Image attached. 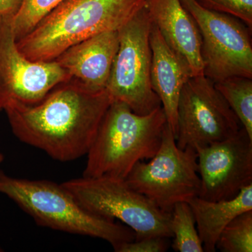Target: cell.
<instances>
[{
    "label": "cell",
    "mask_w": 252,
    "mask_h": 252,
    "mask_svg": "<svg viewBox=\"0 0 252 252\" xmlns=\"http://www.w3.org/2000/svg\"><path fill=\"white\" fill-rule=\"evenodd\" d=\"M112 101L106 89L91 90L69 79L38 103L4 111L18 140L55 160L69 162L87 154Z\"/></svg>",
    "instance_id": "1"
},
{
    "label": "cell",
    "mask_w": 252,
    "mask_h": 252,
    "mask_svg": "<svg viewBox=\"0 0 252 252\" xmlns=\"http://www.w3.org/2000/svg\"><path fill=\"white\" fill-rule=\"evenodd\" d=\"M148 0H64L16 44L32 61H54L63 51L99 33L118 31Z\"/></svg>",
    "instance_id": "2"
},
{
    "label": "cell",
    "mask_w": 252,
    "mask_h": 252,
    "mask_svg": "<svg viewBox=\"0 0 252 252\" xmlns=\"http://www.w3.org/2000/svg\"><path fill=\"white\" fill-rule=\"evenodd\" d=\"M167 123L162 106L139 115L124 102L112 101L86 154L83 177L125 180L137 162L156 155Z\"/></svg>",
    "instance_id": "3"
},
{
    "label": "cell",
    "mask_w": 252,
    "mask_h": 252,
    "mask_svg": "<svg viewBox=\"0 0 252 252\" xmlns=\"http://www.w3.org/2000/svg\"><path fill=\"white\" fill-rule=\"evenodd\" d=\"M0 193L9 197L41 226L102 239L113 248L135 240L130 228L88 211L62 184L15 178L0 170Z\"/></svg>",
    "instance_id": "4"
},
{
    "label": "cell",
    "mask_w": 252,
    "mask_h": 252,
    "mask_svg": "<svg viewBox=\"0 0 252 252\" xmlns=\"http://www.w3.org/2000/svg\"><path fill=\"white\" fill-rule=\"evenodd\" d=\"M62 185L88 211L119 220L130 228L135 232V240L173 237L171 213L162 211L125 180L82 177L63 182Z\"/></svg>",
    "instance_id": "5"
},
{
    "label": "cell",
    "mask_w": 252,
    "mask_h": 252,
    "mask_svg": "<svg viewBox=\"0 0 252 252\" xmlns=\"http://www.w3.org/2000/svg\"><path fill=\"white\" fill-rule=\"evenodd\" d=\"M125 180L162 211L171 213L176 203H188L200 195L198 154L191 147L179 148L167 123L156 155L148 162H137Z\"/></svg>",
    "instance_id": "6"
},
{
    "label": "cell",
    "mask_w": 252,
    "mask_h": 252,
    "mask_svg": "<svg viewBox=\"0 0 252 252\" xmlns=\"http://www.w3.org/2000/svg\"><path fill=\"white\" fill-rule=\"evenodd\" d=\"M152 24L146 6L118 31L119 49L106 86L113 101L124 102L139 115L162 106L151 83Z\"/></svg>",
    "instance_id": "7"
},
{
    "label": "cell",
    "mask_w": 252,
    "mask_h": 252,
    "mask_svg": "<svg viewBox=\"0 0 252 252\" xmlns=\"http://www.w3.org/2000/svg\"><path fill=\"white\" fill-rule=\"evenodd\" d=\"M201 36L203 75L214 83L233 77L252 79V31L230 15L205 9L195 0H180Z\"/></svg>",
    "instance_id": "8"
},
{
    "label": "cell",
    "mask_w": 252,
    "mask_h": 252,
    "mask_svg": "<svg viewBox=\"0 0 252 252\" xmlns=\"http://www.w3.org/2000/svg\"><path fill=\"white\" fill-rule=\"evenodd\" d=\"M243 127L215 83L204 75L186 83L177 107V147L195 151L230 138Z\"/></svg>",
    "instance_id": "9"
},
{
    "label": "cell",
    "mask_w": 252,
    "mask_h": 252,
    "mask_svg": "<svg viewBox=\"0 0 252 252\" xmlns=\"http://www.w3.org/2000/svg\"><path fill=\"white\" fill-rule=\"evenodd\" d=\"M12 18L0 19V108L33 105L70 79L55 61H32L18 49Z\"/></svg>",
    "instance_id": "10"
},
{
    "label": "cell",
    "mask_w": 252,
    "mask_h": 252,
    "mask_svg": "<svg viewBox=\"0 0 252 252\" xmlns=\"http://www.w3.org/2000/svg\"><path fill=\"white\" fill-rule=\"evenodd\" d=\"M200 198H235L252 184V140L243 127L230 138L197 149Z\"/></svg>",
    "instance_id": "11"
},
{
    "label": "cell",
    "mask_w": 252,
    "mask_h": 252,
    "mask_svg": "<svg viewBox=\"0 0 252 252\" xmlns=\"http://www.w3.org/2000/svg\"><path fill=\"white\" fill-rule=\"evenodd\" d=\"M118 49V31L104 32L70 46L54 61L70 79L91 90H104Z\"/></svg>",
    "instance_id": "12"
},
{
    "label": "cell",
    "mask_w": 252,
    "mask_h": 252,
    "mask_svg": "<svg viewBox=\"0 0 252 252\" xmlns=\"http://www.w3.org/2000/svg\"><path fill=\"white\" fill-rule=\"evenodd\" d=\"M152 22L169 46L188 64L192 75H203L201 36L195 20L180 0H148Z\"/></svg>",
    "instance_id": "13"
},
{
    "label": "cell",
    "mask_w": 252,
    "mask_h": 252,
    "mask_svg": "<svg viewBox=\"0 0 252 252\" xmlns=\"http://www.w3.org/2000/svg\"><path fill=\"white\" fill-rule=\"evenodd\" d=\"M149 41L152 51V89L161 102L167 124L175 137L177 107L181 92L186 83L193 75L188 64L169 46L153 23Z\"/></svg>",
    "instance_id": "14"
},
{
    "label": "cell",
    "mask_w": 252,
    "mask_h": 252,
    "mask_svg": "<svg viewBox=\"0 0 252 252\" xmlns=\"http://www.w3.org/2000/svg\"><path fill=\"white\" fill-rule=\"evenodd\" d=\"M188 203L193 212L204 252H215L219 237L230 220L240 214L252 210V184L230 200L212 201L195 197Z\"/></svg>",
    "instance_id": "15"
},
{
    "label": "cell",
    "mask_w": 252,
    "mask_h": 252,
    "mask_svg": "<svg viewBox=\"0 0 252 252\" xmlns=\"http://www.w3.org/2000/svg\"><path fill=\"white\" fill-rule=\"evenodd\" d=\"M252 140V79L233 77L215 83Z\"/></svg>",
    "instance_id": "16"
},
{
    "label": "cell",
    "mask_w": 252,
    "mask_h": 252,
    "mask_svg": "<svg viewBox=\"0 0 252 252\" xmlns=\"http://www.w3.org/2000/svg\"><path fill=\"white\" fill-rule=\"evenodd\" d=\"M172 248L178 252H203L195 218L187 202L176 203L171 212Z\"/></svg>",
    "instance_id": "17"
},
{
    "label": "cell",
    "mask_w": 252,
    "mask_h": 252,
    "mask_svg": "<svg viewBox=\"0 0 252 252\" xmlns=\"http://www.w3.org/2000/svg\"><path fill=\"white\" fill-rule=\"evenodd\" d=\"M216 248L222 252H252V210L230 220L219 237Z\"/></svg>",
    "instance_id": "18"
},
{
    "label": "cell",
    "mask_w": 252,
    "mask_h": 252,
    "mask_svg": "<svg viewBox=\"0 0 252 252\" xmlns=\"http://www.w3.org/2000/svg\"><path fill=\"white\" fill-rule=\"evenodd\" d=\"M64 0H21L19 9L12 18L16 40L27 35Z\"/></svg>",
    "instance_id": "19"
},
{
    "label": "cell",
    "mask_w": 252,
    "mask_h": 252,
    "mask_svg": "<svg viewBox=\"0 0 252 252\" xmlns=\"http://www.w3.org/2000/svg\"><path fill=\"white\" fill-rule=\"evenodd\" d=\"M205 9L230 15L252 29V0H195Z\"/></svg>",
    "instance_id": "20"
},
{
    "label": "cell",
    "mask_w": 252,
    "mask_h": 252,
    "mask_svg": "<svg viewBox=\"0 0 252 252\" xmlns=\"http://www.w3.org/2000/svg\"><path fill=\"white\" fill-rule=\"evenodd\" d=\"M169 238L148 237L127 242L114 248L117 252H165L170 248Z\"/></svg>",
    "instance_id": "21"
},
{
    "label": "cell",
    "mask_w": 252,
    "mask_h": 252,
    "mask_svg": "<svg viewBox=\"0 0 252 252\" xmlns=\"http://www.w3.org/2000/svg\"><path fill=\"white\" fill-rule=\"evenodd\" d=\"M21 3V0H0V19L13 18Z\"/></svg>",
    "instance_id": "22"
},
{
    "label": "cell",
    "mask_w": 252,
    "mask_h": 252,
    "mask_svg": "<svg viewBox=\"0 0 252 252\" xmlns=\"http://www.w3.org/2000/svg\"><path fill=\"white\" fill-rule=\"evenodd\" d=\"M4 160V156L2 154H0V165H1V162Z\"/></svg>",
    "instance_id": "23"
},
{
    "label": "cell",
    "mask_w": 252,
    "mask_h": 252,
    "mask_svg": "<svg viewBox=\"0 0 252 252\" xmlns=\"http://www.w3.org/2000/svg\"><path fill=\"white\" fill-rule=\"evenodd\" d=\"M0 252H2V250H1V248H0Z\"/></svg>",
    "instance_id": "24"
},
{
    "label": "cell",
    "mask_w": 252,
    "mask_h": 252,
    "mask_svg": "<svg viewBox=\"0 0 252 252\" xmlns=\"http://www.w3.org/2000/svg\"><path fill=\"white\" fill-rule=\"evenodd\" d=\"M1 108H0V112H1Z\"/></svg>",
    "instance_id": "25"
}]
</instances>
